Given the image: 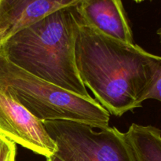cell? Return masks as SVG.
<instances>
[{
    "label": "cell",
    "instance_id": "obj_9",
    "mask_svg": "<svg viewBox=\"0 0 161 161\" xmlns=\"http://www.w3.org/2000/svg\"><path fill=\"white\" fill-rule=\"evenodd\" d=\"M16 144L0 135V161H15Z\"/></svg>",
    "mask_w": 161,
    "mask_h": 161
},
{
    "label": "cell",
    "instance_id": "obj_1",
    "mask_svg": "<svg viewBox=\"0 0 161 161\" xmlns=\"http://www.w3.org/2000/svg\"><path fill=\"white\" fill-rule=\"evenodd\" d=\"M80 80L110 115L121 116L142 107L161 69V57L135 43L113 39L79 17L75 44Z\"/></svg>",
    "mask_w": 161,
    "mask_h": 161
},
{
    "label": "cell",
    "instance_id": "obj_2",
    "mask_svg": "<svg viewBox=\"0 0 161 161\" xmlns=\"http://www.w3.org/2000/svg\"><path fill=\"white\" fill-rule=\"evenodd\" d=\"M78 21L75 6L55 11L4 41L0 53L26 72L91 98L75 65Z\"/></svg>",
    "mask_w": 161,
    "mask_h": 161
},
{
    "label": "cell",
    "instance_id": "obj_4",
    "mask_svg": "<svg viewBox=\"0 0 161 161\" xmlns=\"http://www.w3.org/2000/svg\"><path fill=\"white\" fill-rule=\"evenodd\" d=\"M63 161H135L124 133L108 127L95 131L92 127L71 120L43 121Z\"/></svg>",
    "mask_w": 161,
    "mask_h": 161
},
{
    "label": "cell",
    "instance_id": "obj_8",
    "mask_svg": "<svg viewBox=\"0 0 161 161\" xmlns=\"http://www.w3.org/2000/svg\"><path fill=\"white\" fill-rule=\"evenodd\" d=\"M135 161H161V130L132 124L124 133Z\"/></svg>",
    "mask_w": 161,
    "mask_h": 161
},
{
    "label": "cell",
    "instance_id": "obj_3",
    "mask_svg": "<svg viewBox=\"0 0 161 161\" xmlns=\"http://www.w3.org/2000/svg\"><path fill=\"white\" fill-rule=\"evenodd\" d=\"M0 86L42 122L77 121L99 130L109 127L110 113L95 99L42 80L13 64L1 53Z\"/></svg>",
    "mask_w": 161,
    "mask_h": 161
},
{
    "label": "cell",
    "instance_id": "obj_13",
    "mask_svg": "<svg viewBox=\"0 0 161 161\" xmlns=\"http://www.w3.org/2000/svg\"><path fill=\"white\" fill-rule=\"evenodd\" d=\"M135 1L136 2V3H141V2L144 1V0H135Z\"/></svg>",
    "mask_w": 161,
    "mask_h": 161
},
{
    "label": "cell",
    "instance_id": "obj_6",
    "mask_svg": "<svg viewBox=\"0 0 161 161\" xmlns=\"http://www.w3.org/2000/svg\"><path fill=\"white\" fill-rule=\"evenodd\" d=\"M81 0H0V44L23 28Z\"/></svg>",
    "mask_w": 161,
    "mask_h": 161
},
{
    "label": "cell",
    "instance_id": "obj_7",
    "mask_svg": "<svg viewBox=\"0 0 161 161\" xmlns=\"http://www.w3.org/2000/svg\"><path fill=\"white\" fill-rule=\"evenodd\" d=\"M75 8L87 26L113 39L134 43L131 28L121 0H81Z\"/></svg>",
    "mask_w": 161,
    "mask_h": 161
},
{
    "label": "cell",
    "instance_id": "obj_10",
    "mask_svg": "<svg viewBox=\"0 0 161 161\" xmlns=\"http://www.w3.org/2000/svg\"><path fill=\"white\" fill-rule=\"evenodd\" d=\"M154 99L161 102V69L158 71L152 87L146 97V100Z\"/></svg>",
    "mask_w": 161,
    "mask_h": 161
},
{
    "label": "cell",
    "instance_id": "obj_5",
    "mask_svg": "<svg viewBox=\"0 0 161 161\" xmlns=\"http://www.w3.org/2000/svg\"><path fill=\"white\" fill-rule=\"evenodd\" d=\"M0 135L35 153L54 155L57 146L42 121L0 86Z\"/></svg>",
    "mask_w": 161,
    "mask_h": 161
},
{
    "label": "cell",
    "instance_id": "obj_11",
    "mask_svg": "<svg viewBox=\"0 0 161 161\" xmlns=\"http://www.w3.org/2000/svg\"><path fill=\"white\" fill-rule=\"evenodd\" d=\"M47 161H63V160H61V158H59V157H58V156H56L54 154V155L51 156V157H47Z\"/></svg>",
    "mask_w": 161,
    "mask_h": 161
},
{
    "label": "cell",
    "instance_id": "obj_12",
    "mask_svg": "<svg viewBox=\"0 0 161 161\" xmlns=\"http://www.w3.org/2000/svg\"><path fill=\"white\" fill-rule=\"evenodd\" d=\"M157 34L159 37V40H160V42L161 43V27L158 28V30L157 31Z\"/></svg>",
    "mask_w": 161,
    "mask_h": 161
}]
</instances>
